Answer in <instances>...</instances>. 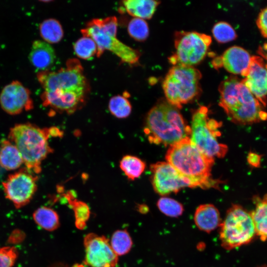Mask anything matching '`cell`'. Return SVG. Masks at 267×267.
Returning <instances> with one entry per match:
<instances>
[{"label": "cell", "instance_id": "obj_1", "mask_svg": "<svg viewBox=\"0 0 267 267\" xmlns=\"http://www.w3.org/2000/svg\"><path fill=\"white\" fill-rule=\"evenodd\" d=\"M166 159L189 182L191 187H216L221 182L212 177L214 159L201 152L190 137L170 146Z\"/></svg>", "mask_w": 267, "mask_h": 267}, {"label": "cell", "instance_id": "obj_2", "mask_svg": "<svg viewBox=\"0 0 267 267\" xmlns=\"http://www.w3.org/2000/svg\"><path fill=\"white\" fill-rule=\"evenodd\" d=\"M219 91V105L232 122L249 125L267 119L263 105L236 77L230 76L222 81Z\"/></svg>", "mask_w": 267, "mask_h": 267}, {"label": "cell", "instance_id": "obj_3", "mask_svg": "<svg viewBox=\"0 0 267 267\" xmlns=\"http://www.w3.org/2000/svg\"><path fill=\"white\" fill-rule=\"evenodd\" d=\"M143 130L150 143L165 146H171L191 134V128L178 109L163 99L147 113Z\"/></svg>", "mask_w": 267, "mask_h": 267}, {"label": "cell", "instance_id": "obj_4", "mask_svg": "<svg viewBox=\"0 0 267 267\" xmlns=\"http://www.w3.org/2000/svg\"><path fill=\"white\" fill-rule=\"evenodd\" d=\"M50 136L49 128L27 122L12 127L8 139L19 150L25 168L38 175L42 171V162L53 152L48 141Z\"/></svg>", "mask_w": 267, "mask_h": 267}, {"label": "cell", "instance_id": "obj_5", "mask_svg": "<svg viewBox=\"0 0 267 267\" xmlns=\"http://www.w3.org/2000/svg\"><path fill=\"white\" fill-rule=\"evenodd\" d=\"M201 77L200 72L193 67L174 65L163 82L166 100L178 109L193 100L201 92Z\"/></svg>", "mask_w": 267, "mask_h": 267}, {"label": "cell", "instance_id": "obj_6", "mask_svg": "<svg viewBox=\"0 0 267 267\" xmlns=\"http://www.w3.org/2000/svg\"><path fill=\"white\" fill-rule=\"evenodd\" d=\"M208 112L205 106H201L194 112L190 138L196 147L206 156L214 159L223 158L228 148L218 140L221 135L219 130L221 123L209 118Z\"/></svg>", "mask_w": 267, "mask_h": 267}, {"label": "cell", "instance_id": "obj_7", "mask_svg": "<svg viewBox=\"0 0 267 267\" xmlns=\"http://www.w3.org/2000/svg\"><path fill=\"white\" fill-rule=\"evenodd\" d=\"M256 235L251 213L241 206L233 205L220 225L222 246L231 250L250 243Z\"/></svg>", "mask_w": 267, "mask_h": 267}, {"label": "cell", "instance_id": "obj_8", "mask_svg": "<svg viewBox=\"0 0 267 267\" xmlns=\"http://www.w3.org/2000/svg\"><path fill=\"white\" fill-rule=\"evenodd\" d=\"M176 52L170 62L174 65L191 66L205 57L212 42L210 36L196 32L178 31L175 34Z\"/></svg>", "mask_w": 267, "mask_h": 267}, {"label": "cell", "instance_id": "obj_9", "mask_svg": "<svg viewBox=\"0 0 267 267\" xmlns=\"http://www.w3.org/2000/svg\"><path fill=\"white\" fill-rule=\"evenodd\" d=\"M37 78L44 91L59 89L87 92L88 89L83 67L76 59L68 60L66 67L57 71H40L37 74Z\"/></svg>", "mask_w": 267, "mask_h": 267}, {"label": "cell", "instance_id": "obj_10", "mask_svg": "<svg viewBox=\"0 0 267 267\" xmlns=\"http://www.w3.org/2000/svg\"><path fill=\"white\" fill-rule=\"evenodd\" d=\"M38 180V176L25 167L9 174L2 182L5 197L17 209L26 206L37 190Z\"/></svg>", "mask_w": 267, "mask_h": 267}, {"label": "cell", "instance_id": "obj_11", "mask_svg": "<svg viewBox=\"0 0 267 267\" xmlns=\"http://www.w3.org/2000/svg\"><path fill=\"white\" fill-rule=\"evenodd\" d=\"M81 32L83 37H89L95 42L97 47V57L100 56L106 49L114 53L123 62L130 64L138 62L140 54L137 50L123 43L116 37L106 34L90 21Z\"/></svg>", "mask_w": 267, "mask_h": 267}, {"label": "cell", "instance_id": "obj_12", "mask_svg": "<svg viewBox=\"0 0 267 267\" xmlns=\"http://www.w3.org/2000/svg\"><path fill=\"white\" fill-rule=\"evenodd\" d=\"M150 170L153 187L160 195L177 193L182 188L191 187L189 182L167 162L153 164Z\"/></svg>", "mask_w": 267, "mask_h": 267}, {"label": "cell", "instance_id": "obj_13", "mask_svg": "<svg viewBox=\"0 0 267 267\" xmlns=\"http://www.w3.org/2000/svg\"><path fill=\"white\" fill-rule=\"evenodd\" d=\"M85 262L90 267H115L118 256L105 237L90 233L84 238Z\"/></svg>", "mask_w": 267, "mask_h": 267}, {"label": "cell", "instance_id": "obj_14", "mask_svg": "<svg viewBox=\"0 0 267 267\" xmlns=\"http://www.w3.org/2000/svg\"><path fill=\"white\" fill-rule=\"evenodd\" d=\"M30 90L20 82L14 81L5 86L0 94L2 110L11 115H16L34 107Z\"/></svg>", "mask_w": 267, "mask_h": 267}, {"label": "cell", "instance_id": "obj_15", "mask_svg": "<svg viewBox=\"0 0 267 267\" xmlns=\"http://www.w3.org/2000/svg\"><path fill=\"white\" fill-rule=\"evenodd\" d=\"M243 77V84L265 107L267 103V62L260 56H252Z\"/></svg>", "mask_w": 267, "mask_h": 267}, {"label": "cell", "instance_id": "obj_16", "mask_svg": "<svg viewBox=\"0 0 267 267\" xmlns=\"http://www.w3.org/2000/svg\"><path fill=\"white\" fill-rule=\"evenodd\" d=\"M86 94L84 91L56 89L52 91H44L41 99L44 107L71 114L83 106Z\"/></svg>", "mask_w": 267, "mask_h": 267}, {"label": "cell", "instance_id": "obj_17", "mask_svg": "<svg viewBox=\"0 0 267 267\" xmlns=\"http://www.w3.org/2000/svg\"><path fill=\"white\" fill-rule=\"evenodd\" d=\"M251 58L250 54L243 48L233 46L226 49L221 56L215 58L212 64L215 68L222 66L229 73L243 77L249 67Z\"/></svg>", "mask_w": 267, "mask_h": 267}, {"label": "cell", "instance_id": "obj_18", "mask_svg": "<svg viewBox=\"0 0 267 267\" xmlns=\"http://www.w3.org/2000/svg\"><path fill=\"white\" fill-rule=\"evenodd\" d=\"M29 59L34 67L41 71H46L54 62L55 51L48 43L36 40L32 44Z\"/></svg>", "mask_w": 267, "mask_h": 267}, {"label": "cell", "instance_id": "obj_19", "mask_svg": "<svg viewBox=\"0 0 267 267\" xmlns=\"http://www.w3.org/2000/svg\"><path fill=\"white\" fill-rule=\"evenodd\" d=\"M194 221L199 229L207 232L220 226L222 222L218 209L211 204L200 205L195 212Z\"/></svg>", "mask_w": 267, "mask_h": 267}, {"label": "cell", "instance_id": "obj_20", "mask_svg": "<svg viewBox=\"0 0 267 267\" xmlns=\"http://www.w3.org/2000/svg\"><path fill=\"white\" fill-rule=\"evenodd\" d=\"M255 209L250 213L256 234L262 241L267 240V194L262 198L256 196L253 198Z\"/></svg>", "mask_w": 267, "mask_h": 267}, {"label": "cell", "instance_id": "obj_21", "mask_svg": "<svg viewBox=\"0 0 267 267\" xmlns=\"http://www.w3.org/2000/svg\"><path fill=\"white\" fill-rule=\"evenodd\" d=\"M24 164L22 157L16 146L8 139L0 143V165L6 171L19 169Z\"/></svg>", "mask_w": 267, "mask_h": 267}, {"label": "cell", "instance_id": "obj_22", "mask_svg": "<svg viewBox=\"0 0 267 267\" xmlns=\"http://www.w3.org/2000/svg\"><path fill=\"white\" fill-rule=\"evenodd\" d=\"M127 12L142 19H149L153 15L160 2L152 0H126L122 1Z\"/></svg>", "mask_w": 267, "mask_h": 267}, {"label": "cell", "instance_id": "obj_23", "mask_svg": "<svg viewBox=\"0 0 267 267\" xmlns=\"http://www.w3.org/2000/svg\"><path fill=\"white\" fill-rule=\"evenodd\" d=\"M33 218L35 222L41 228L53 231L59 226V218L57 213L52 209L41 207L35 211Z\"/></svg>", "mask_w": 267, "mask_h": 267}, {"label": "cell", "instance_id": "obj_24", "mask_svg": "<svg viewBox=\"0 0 267 267\" xmlns=\"http://www.w3.org/2000/svg\"><path fill=\"white\" fill-rule=\"evenodd\" d=\"M146 164L140 158L132 155L124 156L120 162V168L127 178L134 180L138 178L145 170Z\"/></svg>", "mask_w": 267, "mask_h": 267}, {"label": "cell", "instance_id": "obj_25", "mask_svg": "<svg viewBox=\"0 0 267 267\" xmlns=\"http://www.w3.org/2000/svg\"><path fill=\"white\" fill-rule=\"evenodd\" d=\"M40 33L45 42L57 43L63 37L62 27L58 21L50 18L44 20L40 25Z\"/></svg>", "mask_w": 267, "mask_h": 267}, {"label": "cell", "instance_id": "obj_26", "mask_svg": "<svg viewBox=\"0 0 267 267\" xmlns=\"http://www.w3.org/2000/svg\"><path fill=\"white\" fill-rule=\"evenodd\" d=\"M110 244L116 254L122 256L130 251L133 242L126 230H118L113 234Z\"/></svg>", "mask_w": 267, "mask_h": 267}, {"label": "cell", "instance_id": "obj_27", "mask_svg": "<svg viewBox=\"0 0 267 267\" xmlns=\"http://www.w3.org/2000/svg\"><path fill=\"white\" fill-rule=\"evenodd\" d=\"M108 108L112 115L119 119L128 117L132 111V106L127 98L120 95L112 97L109 100Z\"/></svg>", "mask_w": 267, "mask_h": 267}, {"label": "cell", "instance_id": "obj_28", "mask_svg": "<svg viewBox=\"0 0 267 267\" xmlns=\"http://www.w3.org/2000/svg\"><path fill=\"white\" fill-rule=\"evenodd\" d=\"M74 49L78 57L88 60L97 53V47L93 39L88 37H83L75 42Z\"/></svg>", "mask_w": 267, "mask_h": 267}, {"label": "cell", "instance_id": "obj_29", "mask_svg": "<svg viewBox=\"0 0 267 267\" xmlns=\"http://www.w3.org/2000/svg\"><path fill=\"white\" fill-rule=\"evenodd\" d=\"M72 197V194L70 191L65 195L74 211L76 225L79 228L82 229L85 226L86 222L89 218V209L87 204L76 199H73Z\"/></svg>", "mask_w": 267, "mask_h": 267}, {"label": "cell", "instance_id": "obj_30", "mask_svg": "<svg viewBox=\"0 0 267 267\" xmlns=\"http://www.w3.org/2000/svg\"><path fill=\"white\" fill-rule=\"evenodd\" d=\"M128 32L134 39L142 42L148 37L149 27L144 19L134 17L128 24Z\"/></svg>", "mask_w": 267, "mask_h": 267}, {"label": "cell", "instance_id": "obj_31", "mask_svg": "<svg viewBox=\"0 0 267 267\" xmlns=\"http://www.w3.org/2000/svg\"><path fill=\"white\" fill-rule=\"evenodd\" d=\"M212 33L214 37L220 43H225L237 38V35L232 27L225 22H219L214 25Z\"/></svg>", "mask_w": 267, "mask_h": 267}, {"label": "cell", "instance_id": "obj_32", "mask_svg": "<svg viewBox=\"0 0 267 267\" xmlns=\"http://www.w3.org/2000/svg\"><path fill=\"white\" fill-rule=\"evenodd\" d=\"M157 205L163 214L171 217H178L183 211L182 204L171 198L162 197L158 200Z\"/></svg>", "mask_w": 267, "mask_h": 267}, {"label": "cell", "instance_id": "obj_33", "mask_svg": "<svg viewBox=\"0 0 267 267\" xmlns=\"http://www.w3.org/2000/svg\"><path fill=\"white\" fill-rule=\"evenodd\" d=\"M90 21L106 34L116 37L118 22L115 16H110L104 19L95 18Z\"/></svg>", "mask_w": 267, "mask_h": 267}, {"label": "cell", "instance_id": "obj_34", "mask_svg": "<svg viewBox=\"0 0 267 267\" xmlns=\"http://www.w3.org/2000/svg\"><path fill=\"white\" fill-rule=\"evenodd\" d=\"M17 258V252L14 247H0V267H12Z\"/></svg>", "mask_w": 267, "mask_h": 267}, {"label": "cell", "instance_id": "obj_35", "mask_svg": "<svg viewBox=\"0 0 267 267\" xmlns=\"http://www.w3.org/2000/svg\"><path fill=\"white\" fill-rule=\"evenodd\" d=\"M257 25L263 36L267 39V6L259 13Z\"/></svg>", "mask_w": 267, "mask_h": 267}, {"label": "cell", "instance_id": "obj_36", "mask_svg": "<svg viewBox=\"0 0 267 267\" xmlns=\"http://www.w3.org/2000/svg\"><path fill=\"white\" fill-rule=\"evenodd\" d=\"M261 159V156L254 152H250L247 157L249 164L254 167H257L260 165Z\"/></svg>", "mask_w": 267, "mask_h": 267}, {"label": "cell", "instance_id": "obj_37", "mask_svg": "<svg viewBox=\"0 0 267 267\" xmlns=\"http://www.w3.org/2000/svg\"><path fill=\"white\" fill-rule=\"evenodd\" d=\"M51 267H68L67 265H65L63 264L58 263L52 266Z\"/></svg>", "mask_w": 267, "mask_h": 267}, {"label": "cell", "instance_id": "obj_38", "mask_svg": "<svg viewBox=\"0 0 267 267\" xmlns=\"http://www.w3.org/2000/svg\"><path fill=\"white\" fill-rule=\"evenodd\" d=\"M259 267H267V266L264 265V266H262Z\"/></svg>", "mask_w": 267, "mask_h": 267}]
</instances>
